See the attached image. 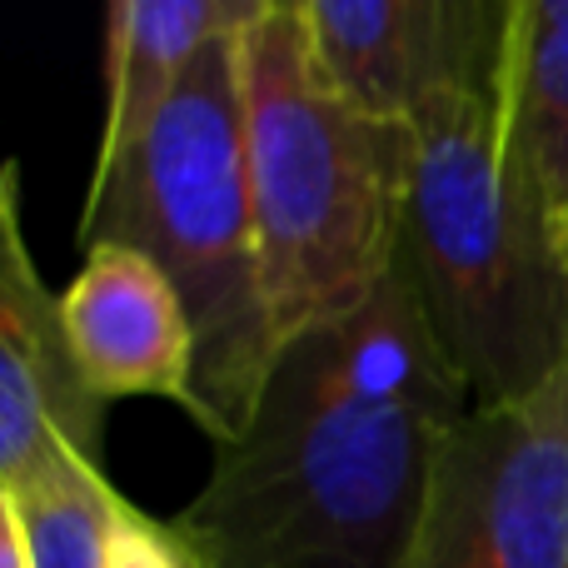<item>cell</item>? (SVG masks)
Listing matches in <instances>:
<instances>
[{
    "label": "cell",
    "mask_w": 568,
    "mask_h": 568,
    "mask_svg": "<svg viewBox=\"0 0 568 568\" xmlns=\"http://www.w3.org/2000/svg\"><path fill=\"white\" fill-rule=\"evenodd\" d=\"M474 409L409 275L275 349L250 424L170 519L200 568H409L434 459Z\"/></svg>",
    "instance_id": "cell-1"
},
{
    "label": "cell",
    "mask_w": 568,
    "mask_h": 568,
    "mask_svg": "<svg viewBox=\"0 0 568 568\" xmlns=\"http://www.w3.org/2000/svg\"><path fill=\"white\" fill-rule=\"evenodd\" d=\"M240 30L200 50L150 135L90 175L80 210L85 250L125 245L175 284L195 329V424L215 449L250 424L280 349L250 210Z\"/></svg>",
    "instance_id": "cell-2"
},
{
    "label": "cell",
    "mask_w": 568,
    "mask_h": 568,
    "mask_svg": "<svg viewBox=\"0 0 568 568\" xmlns=\"http://www.w3.org/2000/svg\"><path fill=\"white\" fill-rule=\"evenodd\" d=\"M409 130L414 165L394 260L469 399H524L568 364L559 220L504 145L499 80L439 90Z\"/></svg>",
    "instance_id": "cell-3"
},
{
    "label": "cell",
    "mask_w": 568,
    "mask_h": 568,
    "mask_svg": "<svg viewBox=\"0 0 568 568\" xmlns=\"http://www.w3.org/2000/svg\"><path fill=\"white\" fill-rule=\"evenodd\" d=\"M245 170L275 339L369 300L399 255L414 130L354 110L324 80L300 0H260L240 30Z\"/></svg>",
    "instance_id": "cell-4"
},
{
    "label": "cell",
    "mask_w": 568,
    "mask_h": 568,
    "mask_svg": "<svg viewBox=\"0 0 568 568\" xmlns=\"http://www.w3.org/2000/svg\"><path fill=\"white\" fill-rule=\"evenodd\" d=\"M409 568H568V364L449 429Z\"/></svg>",
    "instance_id": "cell-5"
},
{
    "label": "cell",
    "mask_w": 568,
    "mask_h": 568,
    "mask_svg": "<svg viewBox=\"0 0 568 568\" xmlns=\"http://www.w3.org/2000/svg\"><path fill=\"white\" fill-rule=\"evenodd\" d=\"M300 16L354 110L414 125L439 90L499 80L509 0H300Z\"/></svg>",
    "instance_id": "cell-6"
},
{
    "label": "cell",
    "mask_w": 568,
    "mask_h": 568,
    "mask_svg": "<svg viewBox=\"0 0 568 568\" xmlns=\"http://www.w3.org/2000/svg\"><path fill=\"white\" fill-rule=\"evenodd\" d=\"M105 409L80 379L60 294L40 280L20 220V165H0V489L55 454L105 469Z\"/></svg>",
    "instance_id": "cell-7"
},
{
    "label": "cell",
    "mask_w": 568,
    "mask_h": 568,
    "mask_svg": "<svg viewBox=\"0 0 568 568\" xmlns=\"http://www.w3.org/2000/svg\"><path fill=\"white\" fill-rule=\"evenodd\" d=\"M60 320L80 379L100 404L170 399L195 419V329L175 284L125 245L85 250L60 290Z\"/></svg>",
    "instance_id": "cell-8"
},
{
    "label": "cell",
    "mask_w": 568,
    "mask_h": 568,
    "mask_svg": "<svg viewBox=\"0 0 568 568\" xmlns=\"http://www.w3.org/2000/svg\"><path fill=\"white\" fill-rule=\"evenodd\" d=\"M255 6L260 0H120L110 6L105 125H100L95 170H110L150 135L200 50L215 36L240 30L255 16Z\"/></svg>",
    "instance_id": "cell-9"
},
{
    "label": "cell",
    "mask_w": 568,
    "mask_h": 568,
    "mask_svg": "<svg viewBox=\"0 0 568 568\" xmlns=\"http://www.w3.org/2000/svg\"><path fill=\"white\" fill-rule=\"evenodd\" d=\"M499 120L519 175L568 220V0H509Z\"/></svg>",
    "instance_id": "cell-10"
},
{
    "label": "cell",
    "mask_w": 568,
    "mask_h": 568,
    "mask_svg": "<svg viewBox=\"0 0 568 568\" xmlns=\"http://www.w3.org/2000/svg\"><path fill=\"white\" fill-rule=\"evenodd\" d=\"M10 504L26 568H105V534L120 504L110 469L80 454H55L10 489Z\"/></svg>",
    "instance_id": "cell-11"
},
{
    "label": "cell",
    "mask_w": 568,
    "mask_h": 568,
    "mask_svg": "<svg viewBox=\"0 0 568 568\" xmlns=\"http://www.w3.org/2000/svg\"><path fill=\"white\" fill-rule=\"evenodd\" d=\"M105 568H195L190 549L175 539L170 519H150L120 494L105 534Z\"/></svg>",
    "instance_id": "cell-12"
},
{
    "label": "cell",
    "mask_w": 568,
    "mask_h": 568,
    "mask_svg": "<svg viewBox=\"0 0 568 568\" xmlns=\"http://www.w3.org/2000/svg\"><path fill=\"white\" fill-rule=\"evenodd\" d=\"M0 568H26V544H20V524H16V504L0 489Z\"/></svg>",
    "instance_id": "cell-13"
},
{
    "label": "cell",
    "mask_w": 568,
    "mask_h": 568,
    "mask_svg": "<svg viewBox=\"0 0 568 568\" xmlns=\"http://www.w3.org/2000/svg\"><path fill=\"white\" fill-rule=\"evenodd\" d=\"M559 245H564V265H568V220H559Z\"/></svg>",
    "instance_id": "cell-14"
},
{
    "label": "cell",
    "mask_w": 568,
    "mask_h": 568,
    "mask_svg": "<svg viewBox=\"0 0 568 568\" xmlns=\"http://www.w3.org/2000/svg\"><path fill=\"white\" fill-rule=\"evenodd\" d=\"M195 568H200V564H195Z\"/></svg>",
    "instance_id": "cell-15"
}]
</instances>
